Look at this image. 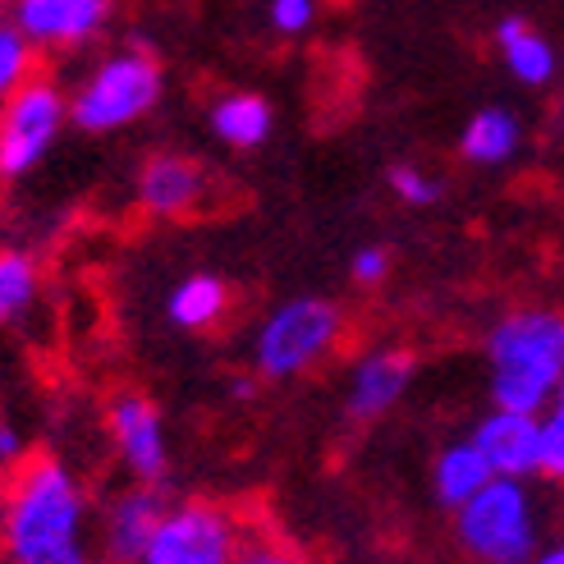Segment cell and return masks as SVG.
Here are the masks:
<instances>
[{"instance_id":"cell-1","label":"cell","mask_w":564,"mask_h":564,"mask_svg":"<svg viewBox=\"0 0 564 564\" xmlns=\"http://www.w3.org/2000/svg\"><path fill=\"white\" fill-rule=\"evenodd\" d=\"M93 500L65 459H28L0 500L6 564H93Z\"/></svg>"},{"instance_id":"cell-2","label":"cell","mask_w":564,"mask_h":564,"mask_svg":"<svg viewBox=\"0 0 564 564\" xmlns=\"http://www.w3.org/2000/svg\"><path fill=\"white\" fill-rule=\"evenodd\" d=\"M491 409L542 417L564 381V313L560 307H519L487 335Z\"/></svg>"},{"instance_id":"cell-3","label":"cell","mask_w":564,"mask_h":564,"mask_svg":"<svg viewBox=\"0 0 564 564\" xmlns=\"http://www.w3.org/2000/svg\"><path fill=\"white\" fill-rule=\"evenodd\" d=\"M455 542L473 564H532L542 551V514L528 482H491L455 510Z\"/></svg>"},{"instance_id":"cell-4","label":"cell","mask_w":564,"mask_h":564,"mask_svg":"<svg viewBox=\"0 0 564 564\" xmlns=\"http://www.w3.org/2000/svg\"><path fill=\"white\" fill-rule=\"evenodd\" d=\"M345 335V313L322 294L280 299L252 330V372L267 381H294L330 358Z\"/></svg>"},{"instance_id":"cell-5","label":"cell","mask_w":564,"mask_h":564,"mask_svg":"<svg viewBox=\"0 0 564 564\" xmlns=\"http://www.w3.org/2000/svg\"><path fill=\"white\" fill-rule=\"evenodd\" d=\"M156 101H161V65L138 46L116 51L69 97V124H78L83 133H116L152 116Z\"/></svg>"},{"instance_id":"cell-6","label":"cell","mask_w":564,"mask_h":564,"mask_svg":"<svg viewBox=\"0 0 564 564\" xmlns=\"http://www.w3.org/2000/svg\"><path fill=\"white\" fill-rule=\"evenodd\" d=\"M243 546L235 510L216 500H171L138 564H235Z\"/></svg>"},{"instance_id":"cell-7","label":"cell","mask_w":564,"mask_h":564,"mask_svg":"<svg viewBox=\"0 0 564 564\" xmlns=\"http://www.w3.org/2000/svg\"><path fill=\"white\" fill-rule=\"evenodd\" d=\"M69 124V97L46 78H28L0 106V180H23Z\"/></svg>"},{"instance_id":"cell-8","label":"cell","mask_w":564,"mask_h":564,"mask_svg":"<svg viewBox=\"0 0 564 564\" xmlns=\"http://www.w3.org/2000/svg\"><path fill=\"white\" fill-rule=\"evenodd\" d=\"M106 432L129 482L165 487V477H171V432H165V417L152 394L120 390L106 409Z\"/></svg>"},{"instance_id":"cell-9","label":"cell","mask_w":564,"mask_h":564,"mask_svg":"<svg viewBox=\"0 0 564 564\" xmlns=\"http://www.w3.org/2000/svg\"><path fill=\"white\" fill-rule=\"evenodd\" d=\"M165 491L161 487H143V482H129L124 491H116L101 514H97V542H101V560L110 564H138V555L148 551L152 542V528L165 514Z\"/></svg>"},{"instance_id":"cell-10","label":"cell","mask_w":564,"mask_h":564,"mask_svg":"<svg viewBox=\"0 0 564 564\" xmlns=\"http://www.w3.org/2000/svg\"><path fill=\"white\" fill-rule=\"evenodd\" d=\"M468 441L487 459L491 477H519V482H528L532 473H542V417L491 409L473 427Z\"/></svg>"},{"instance_id":"cell-11","label":"cell","mask_w":564,"mask_h":564,"mask_svg":"<svg viewBox=\"0 0 564 564\" xmlns=\"http://www.w3.org/2000/svg\"><path fill=\"white\" fill-rule=\"evenodd\" d=\"M413 354L404 349H372L362 354L354 368H349V381H345V413L354 422H377L386 417L390 409H400V400L413 386Z\"/></svg>"},{"instance_id":"cell-12","label":"cell","mask_w":564,"mask_h":564,"mask_svg":"<svg viewBox=\"0 0 564 564\" xmlns=\"http://www.w3.org/2000/svg\"><path fill=\"white\" fill-rule=\"evenodd\" d=\"M110 0H14L10 23L28 46H78L101 33Z\"/></svg>"},{"instance_id":"cell-13","label":"cell","mask_w":564,"mask_h":564,"mask_svg":"<svg viewBox=\"0 0 564 564\" xmlns=\"http://www.w3.org/2000/svg\"><path fill=\"white\" fill-rule=\"evenodd\" d=\"M203 193H207V175H203V165L188 156L161 152L138 171V207L148 216H161V220L188 216L203 203Z\"/></svg>"},{"instance_id":"cell-14","label":"cell","mask_w":564,"mask_h":564,"mask_svg":"<svg viewBox=\"0 0 564 564\" xmlns=\"http://www.w3.org/2000/svg\"><path fill=\"white\" fill-rule=\"evenodd\" d=\"M225 307H230V285L212 271H193L175 280L171 294H165V322L175 330L197 335V330H212L225 317Z\"/></svg>"},{"instance_id":"cell-15","label":"cell","mask_w":564,"mask_h":564,"mask_svg":"<svg viewBox=\"0 0 564 564\" xmlns=\"http://www.w3.org/2000/svg\"><path fill=\"white\" fill-rule=\"evenodd\" d=\"M271 129H275V110L258 93H225L212 106V133L235 152L262 148L271 138Z\"/></svg>"},{"instance_id":"cell-16","label":"cell","mask_w":564,"mask_h":564,"mask_svg":"<svg viewBox=\"0 0 564 564\" xmlns=\"http://www.w3.org/2000/svg\"><path fill=\"white\" fill-rule=\"evenodd\" d=\"M496 46L505 55V69H510L519 83H528V88H542V83L555 78V46L532 28L528 19L510 14L496 23Z\"/></svg>"},{"instance_id":"cell-17","label":"cell","mask_w":564,"mask_h":564,"mask_svg":"<svg viewBox=\"0 0 564 564\" xmlns=\"http://www.w3.org/2000/svg\"><path fill=\"white\" fill-rule=\"evenodd\" d=\"M487 482H491V468H487L482 455H477V445L468 436L449 441L436 455V464H432V491H436V500L445 505L449 514H455L464 500H473Z\"/></svg>"},{"instance_id":"cell-18","label":"cell","mask_w":564,"mask_h":564,"mask_svg":"<svg viewBox=\"0 0 564 564\" xmlns=\"http://www.w3.org/2000/svg\"><path fill=\"white\" fill-rule=\"evenodd\" d=\"M519 143H523V124L505 106H482L459 133V152L473 165H505L519 152Z\"/></svg>"},{"instance_id":"cell-19","label":"cell","mask_w":564,"mask_h":564,"mask_svg":"<svg viewBox=\"0 0 564 564\" xmlns=\"http://www.w3.org/2000/svg\"><path fill=\"white\" fill-rule=\"evenodd\" d=\"M37 303V262L19 248L0 252V326H14Z\"/></svg>"},{"instance_id":"cell-20","label":"cell","mask_w":564,"mask_h":564,"mask_svg":"<svg viewBox=\"0 0 564 564\" xmlns=\"http://www.w3.org/2000/svg\"><path fill=\"white\" fill-rule=\"evenodd\" d=\"M28 69H33V46L23 42L14 23H0V101H6L19 83H28Z\"/></svg>"},{"instance_id":"cell-21","label":"cell","mask_w":564,"mask_h":564,"mask_svg":"<svg viewBox=\"0 0 564 564\" xmlns=\"http://www.w3.org/2000/svg\"><path fill=\"white\" fill-rule=\"evenodd\" d=\"M386 180H390V193L400 197V203H409V207H432L441 197V180H432L422 165H409V161L390 165Z\"/></svg>"},{"instance_id":"cell-22","label":"cell","mask_w":564,"mask_h":564,"mask_svg":"<svg viewBox=\"0 0 564 564\" xmlns=\"http://www.w3.org/2000/svg\"><path fill=\"white\" fill-rule=\"evenodd\" d=\"M267 19H271L275 33L299 37V33H307V28H313V19H317V0H271V6H267Z\"/></svg>"},{"instance_id":"cell-23","label":"cell","mask_w":564,"mask_h":564,"mask_svg":"<svg viewBox=\"0 0 564 564\" xmlns=\"http://www.w3.org/2000/svg\"><path fill=\"white\" fill-rule=\"evenodd\" d=\"M542 473L564 482V409L542 413Z\"/></svg>"},{"instance_id":"cell-24","label":"cell","mask_w":564,"mask_h":564,"mask_svg":"<svg viewBox=\"0 0 564 564\" xmlns=\"http://www.w3.org/2000/svg\"><path fill=\"white\" fill-rule=\"evenodd\" d=\"M349 275H354V285H381V280L390 275V252L381 243H362L354 258H349Z\"/></svg>"},{"instance_id":"cell-25","label":"cell","mask_w":564,"mask_h":564,"mask_svg":"<svg viewBox=\"0 0 564 564\" xmlns=\"http://www.w3.org/2000/svg\"><path fill=\"white\" fill-rule=\"evenodd\" d=\"M235 564H307V560L290 546H280V542H248Z\"/></svg>"},{"instance_id":"cell-26","label":"cell","mask_w":564,"mask_h":564,"mask_svg":"<svg viewBox=\"0 0 564 564\" xmlns=\"http://www.w3.org/2000/svg\"><path fill=\"white\" fill-rule=\"evenodd\" d=\"M23 445H28V441H23V432L14 427L10 417H0V464H6V468H10V464H19V459H23Z\"/></svg>"},{"instance_id":"cell-27","label":"cell","mask_w":564,"mask_h":564,"mask_svg":"<svg viewBox=\"0 0 564 564\" xmlns=\"http://www.w3.org/2000/svg\"><path fill=\"white\" fill-rule=\"evenodd\" d=\"M532 564H564V542L542 546V551H538V560H532Z\"/></svg>"},{"instance_id":"cell-28","label":"cell","mask_w":564,"mask_h":564,"mask_svg":"<svg viewBox=\"0 0 564 564\" xmlns=\"http://www.w3.org/2000/svg\"><path fill=\"white\" fill-rule=\"evenodd\" d=\"M230 394H235V400H252V377H235Z\"/></svg>"},{"instance_id":"cell-29","label":"cell","mask_w":564,"mask_h":564,"mask_svg":"<svg viewBox=\"0 0 564 564\" xmlns=\"http://www.w3.org/2000/svg\"><path fill=\"white\" fill-rule=\"evenodd\" d=\"M551 409H564V381L555 386V400H551Z\"/></svg>"},{"instance_id":"cell-30","label":"cell","mask_w":564,"mask_h":564,"mask_svg":"<svg viewBox=\"0 0 564 564\" xmlns=\"http://www.w3.org/2000/svg\"><path fill=\"white\" fill-rule=\"evenodd\" d=\"M93 564H110V560H93Z\"/></svg>"}]
</instances>
